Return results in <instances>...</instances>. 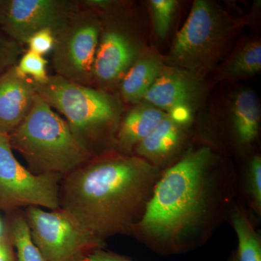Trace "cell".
Listing matches in <instances>:
<instances>
[{
    "instance_id": "obj_1",
    "label": "cell",
    "mask_w": 261,
    "mask_h": 261,
    "mask_svg": "<svg viewBox=\"0 0 261 261\" xmlns=\"http://www.w3.org/2000/svg\"><path fill=\"white\" fill-rule=\"evenodd\" d=\"M239 176L210 145L190 147L162 171L130 236L161 256L184 255L207 243L238 199Z\"/></svg>"
},
{
    "instance_id": "obj_2",
    "label": "cell",
    "mask_w": 261,
    "mask_h": 261,
    "mask_svg": "<svg viewBox=\"0 0 261 261\" xmlns=\"http://www.w3.org/2000/svg\"><path fill=\"white\" fill-rule=\"evenodd\" d=\"M162 171L137 156L113 152L92 158L62 178L59 209L105 240L130 236Z\"/></svg>"
},
{
    "instance_id": "obj_3",
    "label": "cell",
    "mask_w": 261,
    "mask_h": 261,
    "mask_svg": "<svg viewBox=\"0 0 261 261\" xmlns=\"http://www.w3.org/2000/svg\"><path fill=\"white\" fill-rule=\"evenodd\" d=\"M37 93L64 117L72 134L92 158L113 152L121 123L119 102L106 91L58 75L44 83L33 81Z\"/></svg>"
},
{
    "instance_id": "obj_4",
    "label": "cell",
    "mask_w": 261,
    "mask_h": 261,
    "mask_svg": "<svg viewBox=\"0 0 261 261\" xmlns=\"http://www.w3.org/2000/svg\"><path fill=\"white\" fill-rule=\"evenodd\" d=\"M8 136L12 149L35 175L64 176L92 159L75 140L64 118L38 94L28 116Z\"/></svg>"
},
{
    "instance_id": "obj_5",
    "label": "cell",
    "mask_w": 261,
    "mask_h": 261,
    "mask_svg": "<svg viewBox=\"0 0 261 261\" xmlns=\"http://www.w3.org/2000/svg\"><path fill=\"white\" fill-rule=\"evenodd\" d=\"M232 29L224 11L208 2L197 0L175 37L171 58L190 73L206 70L224 49Z\"/></svg>"
},
{
    "instance_id": "obj_6",
    "label": "cell",
    "mask_w": 261,
    "mask_h": 261,
    "mask_svg": "<svg viewBox=\"0 0 261 261\" xmlns=\"http://www.w3.org/2000/svg\"><path fill=\"white\" fill-rule=\"evenodd\" d=\"M33 242L46 261H87L107 243L82 227L60 209H23Z\"/></svg>"
},
{
    "instance_id": "obj_7",
    "label": "cell",
    "mask_w": 261,
    "mask_h": 261,
    "mask_svg": "<svg viewBox=\"0 0 261 261\" xmlns=\"http://www.w3.org/2000/svg\"><path fill=\"white\" fill-rule=\"evenodd\" d=\"M63 177L30 172L13 154L9 136L0 133V211L8 214L31 206L58 210Z\"/></svg>"
},
{
    "instance_id": "obj_8",
    "label": "cell",
    "mask_w": 261,
    "mask_h": 261,
    "mask_svg": "<svg viewBox=\"0 0 261 261\" xmlns=\"http://www.w3.org/2000/svg\"><path fill=\"white\" fill-rule=\"evenodd\" d=\"M101 29L99 15L81 8L57 34L51 51L56 75L92 87L93 67Z\"/></svg>"
},
{
    "instance_id": "obj_9",
    "label": "cell",
    "mask_w": 261,
    "mask_h": 261,
    "mask_svg": "<svg viewBox=\"0 0 261 261\" xmlns=\"http://www.w3.org/2000/svg\"><path fill=\"white\" fill-rule=\"evenodd\" d=\"M80 8L79 0H10L1 30L24 45L43 29H50L56 36Z\"/></svg>"
},
{
    "instance_id": "obj_10",
    "label": "cell",
    "mask_w": 261,
    "mask_h": 261,
    "mask_svg": "<svg viewBox=\"0 0 261 261\" xmlns=\"http://www.w3.org/2000/svg\"><path fill=\"white\" fill-rule=\"evenodd\" d=\"M100 20V33L93 67V84L110 88L119 85L137 61V50L126 32L115 24Z\"/></svg>"
},
{
    "instance_id": "obj_11",
    "label": "cell",
    "mask_w": 261,
    "mask_h": 261,
    "mask_svg": "<svg viewBox=\"0 0 261 261\" xmlns=\"http://www.w3.org/2000/svg\"><path fill=\"white\" fill-rule=\"evenodd\" d=\"M187 126L176 123L167 114L155 129L136 146L134 155L165 171L186 152L184 148L187 139Z\"/></svg>"
},
{
    "instance_id": "obj_12",
    "label": "cell",
    "mask_w": 261,
    "mask_h": 261,
    "mask_svg": "<svg viewBox=\"0 0 261 261\" xmlns=\"http://www.w3.org/2000/svg\"><path fill=\"white\" fill-rule=\"evenodd\" d=\"M15 65L0 75V133L6 135L28 116L37 94L33 81L20 74Z\"/></svg>"
},
{
    "instance_id": "obj_13",
    "label": "cell",
    "mask_w": 261,
    "mask_h": 261,
    "mask_svg": "<svg viewBox=\"0 0 261 261\" xmlns=\"http://www.w3.org/2000/svg\"><path fill=\"white\" fill-rule=\"evenodd\" d=\"M200 90V82L190 72L181 68H163L143 99L168 113L178 107L191 109Z\"/></svg>"
},
{
    "instance_id": "obj_14",
    "label": "cell",
    "mask_w": 261,
    "mask_h": 261,
    "mask_svg": "<svg viewBox=\"0 0 261 261\" xmlns=\"http://www.w3.org/2000/svg\"><path fill=\"white\" fill-rule=\"evenodd\" d=\"M260 105L257 94L245 89L238 92L231 105L229 137L239 152H250L258 138Z\"/></svg>"
},
{
    "instance_id": "obj_15",
    "label": "cell",
    "mask_w": 261,
    "mask_h": 261,
    "mask_svg": "<svg viewBox=\"0 0 261 261\" xmlns=\"http://www.w3.org/2000/svg\"><path fill=\"white\" fill-rule=\"evenodd\" d=\"M167 113L152 105H140L121 119L116 136L115 152L132 155L136 146L150 135Z\"/></svg>"
},
{
    "instance_id": "obj_16",
    "label": "cell",
    "mask_w": 261,
    "mask_h": 261,
    "mask_svg": "<svg viewBox=\"0 0 261 261\" xmlns=\"http://www.w3.org/2000/svg\"><path fill=\"white\" fill-rule=\"evenodd\" d=\"M163 67L154 58L137 60L120 82L122 98L126 102L137 103L144 99L157 80Z\"/></svg>"
},
{
    "instance_id": "obj_17",
    "label": "cell",
    "mask_w": 261,
    "mask_h": 261,
    "mask_svg": "<svg viewBox=\"0 0 261 261\" xmlns=\"http://www.w3.org/2000/svg\"><path fill=\"white\" fill-rule=\"evenodd\" d=\"M228 221L238 237L236 250L238 261H261L260 235L252 224L246 208L238 198L233 202Z\"/></svg>"
},
{
    "instance_id": "obj_18",
    "label": "cell",
    "mask_w": 261,
    "mask_h": 261,
    "mask_svg": "<svg viewBox=\"0 0 261 261\" xmlns=\"http://www.w3.org/2000/svg\"><path fill=\"white\" fill-rule=\"evenodd\" d=\"M7 233L14 247L16 261H46L33 242L23 210L8 214Z\"/></svg>"
},
{
    "instance_id": "obj_19",
    "label": "cell",
    "mask_w": 261,
    "mask_h": 261,
    "mask_svg": "<svg viewBox=\"0 0 261 261\" xmlns=\"http://www.w3.org/2000/svg\"><path fill=\"white\" fill-rule=\"evenodd\" d=\"M224 73L235 78L252 76L261 69L260 41L245 42L233 53L224 67Z\"/></svg>"
},
{
    "instance_id": "obj_20",
    "label": "cell",
    "mask_w": 261,
    "mask_h": 261,
    "mask_svg": "<svg viewBox=\"0 0 261 261\" xmlns=\"http://www.w3.org/2000/svg\"><path fill=\"white\" fill-rule=\"evenodd\" d=\"M256 217L261 216V158L253 154L247 161L243 177H239V192Z\"/></svg>"
},
{
    "instance_id": "obj_21",
    "label": "cell",
    "mask_w": 261,
    "mask_h": 261,
    "mask_svg": "<svg viewBox=\"0 0 261 261\" xmlns=\"http://www.w3.org/2000/svg\"><path fill=\"white\" fill-rule=\"evenodd\" d=\"M47 64V60L44 57L28 49L20 57L15 68L23 76L28 77L37 83H44L49 77Z\"/></svg>"
},
{
    "instance_id": "obj_22",
    "label": "cell",
    "mask_w": 261,
    "mask_h": 261,
    "mask_svg": "<svg viewBox=\"0 0 261 261\" xmlns=\"http://www.w3.org/2000/svg\"><path fill=\"white\" fill-rule=\"evenodd\" d=\"M25 51L23 44L0 30V75L15 66Z\"/></svg>"
},
{
    "instance_id": "obj_23",
    "label": "cell",
    "mask_w": 261,
    "mask_h": 261,
    "mask_svg": "<svg viewBox=\"0 0 261 261\" xmlns=\"http://www.w3.org/2000/svg\"><path fill=\"white\" fill-rule=\"evenodd\" d=\"M150 5L156 32L160 37L164 39L170 28L176 2L173 0H152Z\"/></svg>"
},
{
    "instance_id": "obj_24",
    "label": "cell",
    "mask_w": 261,
    "mask_h": 261,
    "mask_svg": "<svg viewBox=\"0 0 261 261\" xmlns=\"http://www.w3.org/2000/svg\"><path fill=\"white\" fill-rule=\"evenodd\" d=\"M56 37L50 29H43L31 36L25 44L28 45L29 50L44 57L54 49Z\"/></svg>"
},
{
    "instance_id": "obj_25",
    "label": "cell",
    "mask_w": 261,
    "mask_h": 261,
    "mask_svg": "<svg viewBox=\"0 0 261 261\" xmlns=\"http://www.w3.org/2000/svg\"><path fill=\"white\" fill-rule=\"evenodd\" d=\"M87 261H137L106 248L99 249L91 254Z\"/></svg>"
},
{
    "instance_id": "obj_26",
    "label": "cell",
    "mask_w": 261,
    "mask_h": 261,
    "mask_svg": "<svg viewBox=\"0 0 261 261\" xmlns=\"http://www.w3.org/2000/svg\"><path fill=\"white\" fill-rule=\"evenodd\" d=\"M0 261H16L15 249L8 235L0 239Z\"/></svg>"
},
{
    "instance_id": "obj_27",
    "label": "cell",
    "mask_w": 261,
    "mask_h": 261,
    "mask_svg": "<svg viewBox=\"0 0 261 261\" xmlns=\"http://www.w3.org/2000/svg\"><path fill=\"white\" fill-rule=\"evenodd\" d=\"M10 0H0V27L4 23L8 8H9Z\"/></svg>"
},
{
    "instance_id": "obj_28",
    "label": "cell",
    "mask_w": 261,
    "mask_h": 261,
    "mask_svg": "<svg viewBox=\"0 0 261 261\" xmlns=\"http://www.w3.org/2000/svg\"><path fill=\"white\" fill-rule=\"evenodd\" d=\"M8 233H7V226L5 220L0 216V239H3L7 237Z\"/></svg>"
},
{
    "instance_id": "obj_29",
    "label": "cell",
    "mask_w": 261,
    "mask_h": 261,
    "mask_svg": "<svg viewBox=\"0 0 261 261\" xmlns=\"http://www.w3.org/2000/svg\"><path fill=\"white\" fill-rule=\"evenodd\" d=\"M227 261H238V254H237L236 249L233 250L232 252H231Z\"/></svg>"
}]
</instances>
